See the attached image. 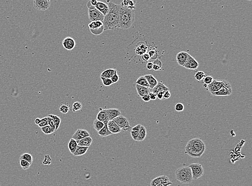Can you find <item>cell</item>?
<instances>
[{"mask_svg": "<svg viewBox=\"0 0 252 186\" xmlns=\"http://www.w3.org/2000/svg\"><path fill=\"white\" fill-rule=\"evenodd\" d=\"M109 11L103 21L104 30H115L119 28V10L120 4L108 3Z\"/></svg>", "mask_w": 252, "mask_h": 186, "instance_id": "obj_1", "label": "cell"}, {"mask_svg": "<svg viewBox=\"0 0 252 186\" xmlns=\"http://www.w3.org/2000/svg\"><path fill=\"white\" fill-rule=\"evenodd\" d=\"M206 149L204 142L200 138L190 140L185 147V153L192 158H200Z\"/></svg>", "mask_w": 252, "mask_h": 186, "instance_id": "obj_2", "label": "cell"}, {"mask_svg": "<svg viewBox=\"0 0 252 186\" xmlns=\"http://www.w3.org/2000/svg\"><path fill=\"white\" fill-rule=\"evenodd\" d=\"M134 21V10L125 6L123 3H121L119 10V28L129 29Z\"/></svg>", "mask_w": 252, "mask_h": 186, "instance_id": "obj_3", "label": "cell"}, {"mask_svg": "<svg viewBox=\"0 0 252 186\" xmlns=\"http://www.w3.org/2000/svg\"><path fill=\"white\" fill-rule=\"evenodd\" d=\"M175 177L177 181L182 184H191L193 179L192 176L191 168L188 166H182L175 171Z\"/></svg>", "mask_w": 252, "mask_h": 186, "instance_id": "obj_4", "label": "cell"}, {"mask_svg": "<svg viewBox=\"0 0 252 186\" xmlns=\"http://www.w3.org/2000/svg\"><path fill=\"white\" fill-rule=\"evenodd\" d=\"M87 6L88 8V17L90 21L91 22L96 21L103 22L104 15L102 13L98 10L95 7L92 6L89 1L87 3Z\"/></svg>", "mask_w": 252, "mask_h": 186, "instance_id": "obj_5", "label": "cell"}, {"mask_svg": "<svg viewBox=\"0 0 252 186\" xmlns=\"http://www.w3.org/2000/svg\"><path fill=\"white\" fill-rule=\"evenodd\" d=\"M113 121L121 128L122 130L125 132L131 131V126L130 125L127 118L124 116L122 115L118 116L114 118Z\"/></svg>", "mask_w": 252, "mask_h": 186, "instance_id": "obj_6", "label": "cell"}, {"mask_svg": "<svg viewBox=\"0 0 252 186\" xmlns=\"http://www.w3.org/2000/svg\"><path fill=\"white\" fill-rule=\"evenodd\" d=\"M189 167L192 170L193 180H197L202 176L204 174V169L201 164L199 163H193L190 164Z\"/></svg>", "mask_w": 252, "mask_h": 186, "instance_id": "obj_7", "label": "cell"}, {"mask_svg": "<svg viewBox=\"0 0 252 186\" xmlns=\"http://www.w3.org/2000/svg\"><path fill=\"white\" fill-rule=\"evenodd\" d=\"M223 86L217 92L213 93V96H230L232 93L231 84L225 80H223Z\"/></svg>", "mask_w": 252, "mask_h": 186, "instance_id": "obj_8", "label": "cell"}, {"mask_svg": "<svg viewBox=\"0 0 252 186\" xmlns=\"http://www.w3.org/2000/svg\"><path fill=\"white\" fill-rule=\"evenodd\" d=\"M223 80H218L216 79H213V81L208 85H205L204 84L203 86L205 87L207 91L212 94L215 92H217L223 86Z\"/></svg>", "mask_w": 252, "mask_h": 186, "instance_id": "obj_9", "label": "cell"}, {"mask_svg": "<svg viewBox=\"0 0 252 186\" xmlns=\"http://www.w3.org/2000/svg\"><path fill=\"white\" fill-rule=\"evenodd\" d=\"M50 0H34V7L38 10H46L50 8Z\"/></svg>", "mask_w": 252, "mask_h": 186, "instance_id": "obj_10", "label": "cell"}, {"mask_svg": "<svg viewBox=\"0 0 252 186\" xmlns=\"http://www.w3.org/2000/svg\"><path fill=\"white\" fill-rule=\"evenodd\" d=\"M199 66V63L195 59L189 55L186 59V62L183 66V67L188 69H196Z\"/></svg>", "mask_w": 252, "mask_h": 186, "instance_id": "obj_11", "label": "cell"}, {"mask_svg": "<svg viewBox=\"0 0 252 186\" xmlns=\"http://www.w3.org/2000/svg\"><path fill=\"white\" fill-rule=\"evenodd\" d=\"M63 47L68 51L73 50L75 46V41L73 38L70 37H66L62 42Z\"/></svg>", "mask_w": 252, "mask_h": 186, "instance_id": "obj_12", "label": "cell"}, {"mask_svg": "<svg viewBox=\"0 0 252 186\" xmlns=\"http://www.w3.org/2000/svg\"><path fill=\"white\" fill-rule=\"evenodd\" d=\"M88 136H90V134L86 130L79 128V129H78L76 132L74 134L72 138L77 141Z\"/></svg>", "mask_w": 252, "mask_h": 186, "instance_id": "obj_13", "label": "cell"}, {"mask_svg": "<svg viewBox=\"0 0 252 186\" xmlns=\"http://www.w3.org/2000/svg\"><path fill=\"white\" fill-rule=\"evenodd\" d=\"M148 47L144 42H140L135 47V51L137 55H142L147 52Z\"/></svg>", "mask_w": 252, "mask_h": 186, "instance_id": "obj_14", "label": "cell"}, {"mask_svg": "<svg viewBox=\"0 0 252 186\" xmlns=\"http://www.w3.org/2000/svg\"><path fill=\"white\" fill-rule=\"evenodd\" d=\"M189 54L188 53L181 51L178 53L176 55V61L179 65L183 66L184 64L186 62V59L188 58Z\"/></svg>", "mask_w": 252, "mask_h": 186, "instance_id": "obj_15", "label": "cell"}, {"mask_svg": "<svg viewBox=\"0 0 252 186\" xmlns=\"http://www.w3.org/2000/svg\"><path fill=\"white\" fill-rule=\"evenodd\" d=\"M105 112L108 116V119L109 121H112L118 116L122 115L121 111L118 109L112 108L105 109Z\"/></svg>", "mask_w": 252, "mask_h": 186, "instance_id": "obj_16", "label": "cell"}, {"mask_svg": "<svg viewBox=\"0 0 252 186\" xmlns=\"http://www.w3.org/2000/svg\"><path fill=\"white\" fill-rule=\"evenodd\" d=\"M99 110L100 111L97 114L96 119L98 121L102 122L104 124H107L109 120L108 119V116L105 112V109H102V108H100Z\"/></svg>", "mask_w": 252, "mask_h": 186, "instance_id": "obj_17", "label": "cell"}, {"mask_svg": "<svg viewBox=\"0 0 252 186\" xmlns=\"http://www.w3.org/2000/svg\"><path fill=\"white\" fill-rule=\"evenodd\" d=\"M108 129L112 134H117L120 133L122 130L116 124L112 121H109L107 123Z\"/></svg>", "mask_w": 252, "mask_h": 186, "instance_id": "obj_18", "label": "cell"}, {"mask_svg": "<svg viewBox=\"0 0 252 186\" xmlns=\"http://www.w3.org/2000/svg\"><path fill=\"white\" fill-rule=\"evenodd\" d=\"M169 181V179L167 176L165 175L160 176L155 178V179H153L151 182V186H157L159 184H161L164 182H167Z\"/></svg>", "mask_w": 252, "mask_h": 186, "instance_id": "obj_19", "label": "cell"}, {"mask_svg": "<svg viewBox=\"0 0 252 186\" xmlns=\"http://www.w3.org/2000/svg\"><path fill=\"white\" fill-rule=\"evenodd\" d=\"M136 88L138 94L140 97H142L144 95H148L151 92L149 87L140 86L138 84H136Z\"/></svg>", "mask_w": 252, "mask_h": 186, "instance_id": "obj_20", "label": "cell"}, {"mask_svg": "<svg viewBox=\"0 0 252 186\" xmlns=\"http://www.w3.org/2000/svg\"><path fill=\"white\" fill-rule=\"evenodd\" d=\"M95 7L98 10L100 11V12L102 13L104 16L107 14L109 11V7L108 4L101 1H98L97 4Z\"/></svg>", "mask_w": 252, "mask_h": 186, "instance_id": "obj_21", "label": "cell"}, {"mask_svg": "<svg viewBox=\"0 0 252 186\" xmlns=\"http://www.w3.org/2000/svg\"><path fill=\"white\" fill-rule=\"evenodd\" d=\"M169 90V88L166 87L165 84H163L161 82H158V84L155 86L152 89V92L155 93V94L157 95L159 92H164V91H167Z\"/></svg>", "mask_w": 252, "mask_h": 186, "instance_id": "obj_22", "label": "cell"}, {"mask_svg": "<svg viewBox=\"0 0 252 186\" xmlns=\"http://www.w3.org/2000/svg\"><path fill=\"white\" fill-rule=\"evenodd\" d=\"M92 142V139L90 136L86 137L79 140H77L78 146H80L89 147Z\"/></svg>", "mask_w": 252, "mask_h": 186, "instance_id": "obj_23", "label": "cell"}, {"mask_svg": "<svg viewBox=\"0 0 252 186\" xmlns=\"http://www.w3.org/2000/svg\"><path fill=\"white\" fill-rule=\"evenodd\" d=\"M146 136H147L146 128L144 126L141 125L140 128V130H139V134H138V137L136 139V141L142 142V141L144 140L145 139L146 137Z\"/></svg>", "mask_w": 252, "mask_h": 186, "instance_id": "obj_24", "label": "cell"}, {"mask_svg": "<svg viewBox=\"0 0 252 186\" xmlns=\"http://www.w3.org/2000/svg\"><path fill=\"white\" fill-rule=\"evenodd\" d=\"M144 76L147 80V82L150 86V88L151 89H152L158 84V80L155 79L154 76L152 75V74L145 75Z\"/></svg>", "mask_w": 252, "mask_h": 186, "instance_id": "obj_25", "label": "cell"}, {"mask_svg": "<svg viewBox=\"0 0 252 186\" xmlns=\"http://www.w3.org/2000/svg\"><path fill=\"white\" fill-rule=\"evenodd\" d=\"M117 70L113 68H109L103 71L101 74V77L110 79L115 74L117 73Z\"/></svg>", "mask_w": 252, "mask_h": 186, "instance_id": "obj_26", "label": "cell"}, {"mask_svg": "<svg viewBox=\"0 0 252 186\" xmlns=\"http://www.w3.org/2000/svg\"><path fill=\"white\" fill-rule=\"evenodd\" d=\"M88 148L89 147L80 146L78 145L73 155L74 156L77 157V156H81L84 155L88 151Z\"/></svg>", "mask_w": 252, "mask_h": 186, "instance_id": "obj_27", "label": "cell"}, {"mask_svg": "<svg viewBox=\"0 0 252 186\" xmlns=\"http://www.w3.org/2000/svg\"><path fill=\"white\" fill-rule=\"evenodd\" d=\"M140 126H141V124H137V125L134 126V127L132 128L131 130L130 131L132 138H133L134 140H136V139H137L138 134H139Z\"/></svg>", "mask_w": 252, "mask_h": 186, "instance_id": "obj_28", "label": "cell"}, {"mask_svg": "<svg viewBox=\"0 0 252 186\" xmlns=\"http://www.w3.org/2000/svg\"><path fill=\"white\" fill-rule=\"evenodd\" d=\"M77 146H78V143L76 142V140L73 138L70 139L69 143V149L72 154L73 155L74 153L76 150Z\"/></svg>", "mask_w": 252, "mask_h": 186, "instance_id": "obj_29", "label": "cell"}, {"mask_svg": "<svg viewBox=\"0 0 252 186\" xmlns=\"http://www.w3.org/2000/svg\"><path fill=\"white\" fill-rule=\"evenodd\" d=\"M98 134L100 135V136L103 137L109 136L110 135L113 134L109 130L108 126H107V124H105L104 127L100 131L98 132Z\"/></svg>", "mask_w": 252, "mask_h": 186, "instance_id": "obj_30", "label": "cell"}, {"mask_svg": "<svg viewBox=\"0 0 252 186\" xmlns=\"http://www.w3.org/2000/svg\"><path fill=\"white\" fill-rule=\"evenodd\" d=\"M103 26L102 22L100 21H92L88 24L89 29H96Z\"/></svg>", "mask_w": 252, "mask_h": 186, "instance_id": "obj_31", "label": "cell"}, {"mask_svg": "<svg viewBox=\"0 0 252 186\" xmlns=\"http://www.w3.org/2000/svg\"><path fill=\"white\" fill-rule=\"evenodd\" d=\"M48 116H49L50 117L52 118L53 122H54V123L55 124V131H57L58 128H59L61 122V118L59 116H58L55 115H52V114L48 115Z\"/></svg>", "mask_w": 252, "mask_h": 186, "instance_id": "obj_32", "label": "cell"}, {"mask_svg": "<svg viewBox=\"0 0 252 186\" xmlns=\"http://www.w3.org/2000/svg\"><path fill=\"white\" fill-rule=\"evenodd\" d=\"M136 84H138L140 86H142L147 87L150 88L149 84L147 82V80L145 78L144 76H140L138 79H137V81H136Z\"/></svg>", "mask_w": 252, "mask_h": 186, "instance_id": "obj_33", "label": "cell"}, {"mask_svg": "<svg viewBox=\"0 0 252 186\" xmlns=\"http://www.w3.org/2000/svg\"><path fill=\"white\" fill-rule=\"evenodd\" d=\"M104 124L103 123V122H101V121H98V120L97 119H96V120H95V121H94V122H93V126H94V128L95 130H96V131H97V132H98V131H100L102 128L104 127Z\"/></svg>", "mask_w": 252, "mask_h": 186, "instance_id": "obj_34", "label": "cell"}, {"mask_svg": "<svg viewBox=\"0 0 252 186\" xmlns=\"http://www.w3.org/2000/svg\"><path fill=\"white\" fill-rule=\"evenodd\" d=\"M19 159H23V160H26L28 162L30 163L31 164L33 162V157H32V155H30V153H25L21 155L20 156Z\"/></svg>", "mask_w": 252, "mask_h": 186, "instance_id": "obj_35", "label": "cell"}, {"mask_svg": "<svg viewBox=\"0 0 252 186\" xmlns=\"http://www.w3.org/2000/svg\"><path fill=\"white\" fill-rule=\"evenodd\" d=\"M206 75L203 71H197L195 74V78L198 81H201L205 78Z\"/></svg>", "mask_w": 252, "mask_h": 186, "instance_id": "obj_36", "label": "cell"}, {"mask_svg": "<svg viewBox=\"0 0 252 186\" xmlns=\"http://www.w3.org/2000/svg\"><path fill=\"white\" fill-rule=\"evenodd\" d=\"M40 128H41V130H42V132L45 134H52L54 132L52 128L48 125L42 127Z\"/></svg>", "mask_w": 252, "mask_h": 186, "instance_id": "obj_37", "label": "cell"}, {"mask_svg": "<svg viewBox=\"0 0 252 186\" xmlns=\"http://www.w3.org/2000/svg\"><path fill=\"white\" fill-rule=\"evenodd\" d=\"M69 110H70V106L68 103H65L64 105H61L59 109L60 112L63 114L69 113Z\"/></svg>", "mask_w": 252, "mask_h": 186, "instance_id": "obj_38", "label": "cell"}, {"mask_svg": "<svg viewBox=\"0 0 252 186\" xmlns=\"http://www.w3.org/2000/svg\"><path fill=\"white\" fill-rule=\"evenodd\" d=\"M19 164L23 170H28L31 165L30 163L23 159H19Z\"/></svg>", "mask_w": 252, "mask_h": 186, "instance_id": "obj_39", "label": "cell"}, {"mask_svg": "<svg viewBox=\"0 0 252 186\" xmlns=\"http://www.w3.org/2000/svg\"><path fill=\"white\" fill-rule=\"evenodd\" d=\"M82 104L80 102L76 101L73 104V108H72V111L73 112H75L77 111H79L81 110L82 108Z\"/></svg>", "mask_w": 252, "mask_h": 186, "instance_id": "obj_40", "label": "cell"}, {"mask_svg": "<svg viewBox=\"0 0 252 186\" xmlns=\"http://www.w3.org/2000/svg\"><path fill=\"white\" fill-rule=\"evenodd\" d=\"M104 31V28L103 26H101L100 28L96 29H90V31L91 32L92 34H94V35H100V34H102L103 31Z\"/></svg>", "mask_w": 252, "mask_h": 186, "instance_id": "obj_41", "label": "cell"}, {"mask_svg": "<svg viewBox=\"0 0 252 186\" xmlns=\"http://www.w3.org/2000/svg\"><path fill=\"white\" fill-rule=\"evenodd\" d=\"M101 79L102 80L103 84L105 86H110L113 84V82L111 81V80L109 78H105L101 77Z\"/></svg>", "mask_w": 252, "mask_h": 186, "instance_id": "obj_42", "label": "cell"}, {"mask_svg": "<svg viewBox=\"0 0 252 186\" xmlns=\"http://www.w3.org/2000/svg\"><path fill=\"white\" fill-rule=\"evenodd\" d=\"M213 78L212 76H205V78L203 79V84L205 85H208L211 84L213 80Z\"/></svg>", "mask_w": 252, "mask_h": 186, "instance_id": "obj_43", "label": "cell"}, {"mask_svg": "<svg viewBox=\"0 0 252 186\" xmlns=\"http://www.w3.org/2000/svg\"><path fill=\"white\" fill-rule=\"evenodd\" d=\"M148 54L150 56V59H156L158 57V53L154 50H151Z\"/></svg>", "mask_w": 252, "mask_h": 186, "instance_id": "obj_44", "label": "cell"}, {"mask_svg": "<svg viewBox=\"0 0 252 186\" xmlns=\"http://www.w3.org/2000/svg\"><path fill=\"white\" fill-rule=\"evenodd\" d=\"M47 121H48V125H50L52 128L53 130H54V131L55 132V124L54 123V122H53V120L52 118H51V117H50L49 116H47Z\"/></svg>", "mask_w": 252, "mask_h": 186, "instance_id": "obj_45", "label": "cell"}, {"mask_svg": "<svg viewBox=\"0 0 252 186\" xmlns=\"http://www.w3.org/2000/svg\"><path fill=\"white\" fill-rule=\"evenodd\" d=\"M47 125H48V121H47V116H46L44 118H41L40 123L38 125L39 126L40 128H42Z\"/></svg>", "mask_w": 252, "mask_h": 186, "instance_id": "obj_46", "label": "cell"}, {"mask_svg": "<svg viewBox=\"0 0 252 186\" xmlns=\"http://www.w3.org/2000/svg\"><path fill=\"white\" fill-rule=\"evenodd\" d=\"M184 108V105L181 103H178L175 106V109L176 111H178V112L183 111Z\"/></svg>", "mask_w": 252, "mask_h": 186, "instance_id": "obj_47", "label": "cell"}, {"mask_svg": "<svg viewBox=\"0 0 252 186\" xmlns=\"http://www.w3.org/2000/svg\"><path fill=\"white\" fill-rule=\"evenodd\" d=\"M51 161V159L49 155H46L45 156L44 160L42 161V164L45 165H50Z\"/></svg>", "mask_w": 252, "mask_h": 186, "instance_id": "obj_48", "label": "cell"}, {"mask_svg": "<svg viewBox=\"0 0 252 186\" xmlns=\"http://www.w3.org/2000/svg\"><path fill=\"white\" fill-rule=\"evenodd\" d=\"M119 76H118L117 73L115 74L113 76H112L110 78L111 81L113 82V84L119 81Z\"/></svg>", "mask_w": 252, "mask_h": 186, "instance_id": "obj_49", "label": "cell"}, {"mask_svg": "<svg viewBox=\"0 0 252 186\" xmlns=\"http://www.w3.org/2000/svg\"><path fill=\"white\" fill-rule=\"evenodd\" d=\"M141 56H142V60L143 61H144L147 62V61H149L150 60V56H149L148 54L147 53H145V54L142 55H141Z\"/></svg>", "mask_w": 252, "mask_h": 186, "instance_id": "obj_50", "label": "cell"}, {"mask_svg": "<svg viewBox=\"0 0 252 186\" xmlns=\"http://www.w3.org/2000/svg\"><path fill=\"white\" fill-rule=\"evenodd\" d=\"M171 94L169 90H167V91H165L164 94H163V99H168L169 97H171Z\"/></svg>", "mask_w": 252, "mask_h": 186, "instance_id": "obj_51", "label": "cell"}, {"mask_svg": "<svg viewBox=\"0 0 252 186\" xmlns=\"http://www.w3.org/2000/svg\"><path fill=\"white\" fill-rule=\"evenodd\" d=\"M148 95L150 96L151 100H155L157 98V94H155V93H153V92H150V93L148 94Z\"/></svg>", "mask_w": 252, "mask_h": 186, "instance_id": "obj_52", "label": "cell"}, {"mask_svg": "<svg viewBox=\"0 0 252 186\" xmlns=\"http://www.w3.org/2000/svg\"><path fill=\"white\" fill-rule=\"evenodd\" d=\"M172 184V182L171 181H167V182H162L161 184H159L157 186H168L169 185H171Z\"/></svg>", "mask_w": 252, "mask_h": 186, "instance_id": "obj_53", "label": "cell"}, {"mask_svg": "<svg viewBox=\"0 0 252 186\" xmlns=\"http://www.w3.org/2000/svg\"><path fill=\"white\" fill-rule=\"evenodd\" d=\"M142 100H143L145 102H150V97L149 96V95L148 94V95H144V96H143L142 97Z\"/></svg>", "mask_w": 252, "mask_h": 186, "instance_id": "obj_54", "label": "cell"}, {"mask_svg": "<svg viewBox=\"0 0 252 186\" xmlns=\"http://www.w3.org/2000/svg\"><path fill=\"white\" fill-rule=\"evenodd\" d=\"M165 92V91H164V92H159L158 94H157V96L158 99H159V100H164V99H163V94H164Z\"/></svg>", "mask_w": 252, "mask_h": 186, "instance_id": "obj_55", "label": "cell"}, {"mask_svg": "<svg viewBox=\"0 0 252 186\" xmlns=\"http://www.w3.org/2000/svg\"><path fill=\"white\" fill-rule=\"evenodd\" d=\"M153 63V64H155V65H157L159 66L160 67H161V68L162 67V66H163V63H162V62H161L160 60H158V59H157V60H155V61Z\"/></svg>", "mask_w": 252, "mask_h": 186, "instance_id": "obj_56", "label": "cell"}, {"mask_svg": "<svg viewBox=\"0 0 252 186\" xmlns=\"http://www.w3.org/2000/svg\"><path fill=\"white\" fill-rule=\"evenodd\" d=\"M153 65V63L152 62H148L147 63V66H146L147 69H148V70L152 69Z\"/></svg>", "mask_w": 252, "mask_h": 186, "instance_id": "obj_57", "label": "cell"}, {"mask_svg": "<svg viewBox=\"0 0 252 186\" xmlns=\"http://www.w3.org/2000/svg\"><path fill=\"white\" fill-rule=\"evenodd\" d=\"M90 4L93 6V7H95L98 2L97 0H90L89 1Z\"/></svg>", "mask_w": 252, "mask_h": 186, "instance_id": "obj_58", "label": "cell"}, {"mask_svg": "<svg viewBox=\"0 0 252 186\" xmlns=\"http://www.w3.org/2000/svg\"><path fill=\"white\" fill-rule=\"evenodd\" d=\"M161 68L159 66L155 65V64H153V65L152 69H153V70H154V71H159V70H160Z\"/></svg>", "mask_w": 252, "mask_h": 186, "instance_id": "obj_59", "label": "cell"}, {"mask_svg": "<svg viewBox=\"0 0 252 186\" xmlns=\"http://www.w3.org/2000/svg\"><path fill=\"white\" fill-rule=\"evenodd\" d=\"M40 121H41V119H40V118H36V120H35V121H34V122H35V124H36L38 125V124L40 123Z\"/></svg>", "mask_w": 252, "mask_h": 186, "instance_id": "obj_60", "label": "cell"}, {"mask_svg": "<svg viewBox=\"0 0 252 186\" xmlns=\"http://www.w3.org/2000/svg\"><path fill=\"white\" fill-rule=\"evenodd\" d=\"M248 1H252V0H248Z\"/></svg>", "mask_w": 252, "mask_h": 186, "instance_id": "obj_61", "label": "cell"}, {"mask_svg": "<svg viewBox=\"0 0 252 186\" xmlns=\"http://www.w3.org/2000/svg\"><path fill=\"white\" fill-rule=\"evenodd\" d=\"M171 186V185H169V186Z\"/></svg>", "mask_w": 252, "mask_h": 186, "instance_id": "obj_62", "label": "cell"}]
</instances>
